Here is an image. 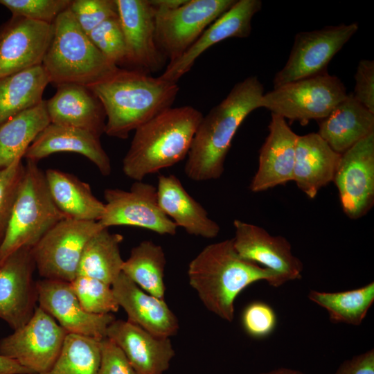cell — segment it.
<instances>
[{"instance_id": "cell-24", "label": "cell", "mask_w": 374, "mask_h": 374, "mask_svg": "<svg viewBox=\"0 0 374 374\" xmlns=\"http://www.w3.org/2000/svg\"><path fill=\"white\" fill-rule=\"evenodd\" d=\"M56 88L55 93L45 100L51 123L82 129L100 137L106 115L96 95L82 84H63Z\"/></svg>"}, {"instance_id": "cell-40", "label": "cell", "mask_w": 374, "mask_h": 374, "mask_svg": "<svg viewBox=\"0 0 374 374\" xmlns=\"http://www.w3.org/2000/svg\"><path fill=\"white\" fill-rule=\"evenodd\" d=\"M242 323L245 332L253 338H264L274 330L277 317L274 309L262 301L249 303L244 310Z\"/></svg>"}, {"instance_id": "cell-46", "label": "cell", "mask_w": 374, "mask_h": 374, "mask_svg": "<svg viewBox=\"0 0 374 374\" xmlns=\"http://www.w3.org/2000/svg\"><path fill=\"white\" fill-rule=\"evenodd\" d=\"M258 374H304L303 373L287 368H280L269 372L260 373Z\"/></svg>"}, {"instance_id": "cell-44", "label": "cell", "mask_w": 374, "mask_h": 374, "mask_svg": "<svg viewBox=\"0 0 374 374\" xmlns=\"http://www.w3.org/2000/svg\"><path fill=\"white\" fill-rule=\"evenodd\" d=\"M0 374H32L15 360L0 355Z\"/></svg>"}, {"instance_id": "cell-35", "label": "cell", "mask_w": 374, "mask_h": 374, "mask_svg": "<svg viewBox=\"0 0 374 374\" xmlns=\"http://www.w3.org/2000/svg\"><path fill=\"white\" fill-rule=\"evenodd\" d=\"M70 283L80 303L87 312L106 314L118 311L119 305L111 285L84 276H76Z\"/></svg>"}, {"instance_id": "cell-21", "label": "cell", "mask_w": 374, "mask_h": 374, "mask_svg": "<svg viewBox=\"0 0 374 374\" xmlns=\"http://www.w3.org/2000/svg\"><path fill=\"white\" fill-rule=\"evenodd\" d=\"M107 337L122 350L139 374H163L175 356L170 338L155 336L127 320L113 321Z\"/></svg>"}, {"instance_id": "cell-4", "label": "cell", "mask_w": 374, "mask_h": 374, "mask_svg": "<svg viewBox=\"0 0 374 374\" xmlns=\"http://www.w3.org/2000/svg\"><path fill=\"white\" fill-rule=\"evenodd\" d=\"M202 117L192 106L171 107L136 129L123 159L125 175L143 181L184 160Z\"/></svg>"}, {"instance_id": "cell-20", "label": "cell", "mask_w": 374, "mask_h": 374, "mask_svg": "<svg viewBox=\"0 0 374 374\" xmlns=\"http://www.w3.org/2000/svg\"><path fill=\"white\" fill-rule=\"evenodd\" d=\"M268 128L269 134L260 149L258 167L249 184L253 193L293 181L299 135L285 118L272 113Z\"/></svg>"}, {"instance_id": "cell-41", "label": "cell", "mask_w": 374, "mask_h": 374, "mask_svg": "<svg viewBox=\"0 0 374 374\" xmlns=\"http://www.w3.org/2000/svg\"><path fill=\"white\" fill-rule=\"evenodd\" d=\"M100 362L97 374H139L122 350L109 338L100 341Z\"/></svg>"}, {"instance_id": "cell-27", "label": "cell", "mask_w": 374, "mask_h": 374, "mask_svg": "<svg viewBox=\"0 0 374 374\" xmlns=\"http://www.w3.org/2000/svg\"><path fill=\"white\" fill-rule=\"evenodd\" d=\"M374 132V113L347 94L324 118L317 134L336 152L342 154Z\"/></svg>"}, {"instance_id": "cell-45", "label": "cell", "mask_w": 374, "mask_h": 374, "mask_svg": "<svg viewBox=\"0 0 374 374\" xmlns=\"http://www.w3.org/2000/svg\"><path fill=\"white\" fill-rule=\"evenodd\" d=\"M187 0H149L150 3L155 10H170L178 8Z\"/></svg>"}, {"instance_id": "cell-1", "label": "cell", "mask_w": 374, "mask_h": 374, "mask_svg": "<svg viewBox=\"0 0 374 374\" xmlns=\"http://www.w3.org/2000/svg\"><path fill=\"white\" fill-rule=\"evenodd\" d=\"M262 84L252 75L236 83L228 95L206 115L195 133L186 157L184 172L201 182L219 179L239 127L253 110L260 108Z\"/></svg>"}, {"instance_id": "cell-33", "label": "cell", "mask_w": 374, "mask_h": 374, "mask_svg": "<svg viewBox=\"0 0 374 374\" xmlns=\"http://www.w3.org/2000/svg\"><path fill=\"white\" fill-rule=\"evenodd\" d=\"M308 298L328 312L332 323L359 326L374 302V283L338 292L310 290Z\"/></svg>"}, {"instance_id": "cell-32", "label": "cell", "mask_w": 374, "mask_h": 374, "mask_svg": "<svg viewBox=\"0 0 374 374\" xmlns=\"http://www.w3.org/2000/svg\"><path fill=\"white\" fill-rule=\"evenodd\" d=\"M166 265L163 248L151 240H143L132 249L122 272L143 291L163 299Z\"/></svg>"}, {"instance_id": "cell-25", "label": "cell", "mask_w": 374, "mask_h": 374, "mask_svg": "<svg viewBox=\"0 0 374 374\" xmlns=\"http://www.w3.org/2000/svg\"><path fill=\"white\" fill-rule=\"evenodd\" d=\"M157 192L161 208L177 227L204 238L217 236L219 224L208 217L206 209L186 191L175 175H159Z\"/></svg>"}, {"instance_id": "cell-38", "label": "cell", "mask_w": 374, "mask_h": 374, "mask_svg": "<svg viewBox=\"0 0 374 374\" xmlns=\"http://www.w3.org/2000/svg\"><path fill=\"white\" fill-rule=\"evenodd\" d=\"M69 10L87 35L105 19L118 15L115 0H72Z\"/></svg>"}, {"instance_id": "cell-31", "label": "cell", "mask_w": 374, "mask_h": 374, "mask_svg": "<svg viewBox=\"0 0 374 374\" xmlns=\"http://www.w3.org/2000/svg\"><path fill=\"white\" fill-rule=\"evenodd\" d=\"M123 237L107 228L96 233L86 244L80 257L77 276L101 280L112 286L122 273L124 263L120 251Z\"/></svg>"}, {"instance_id": "cell-12", "label": "cell", "mask_w": 374, "mask_h": 374, "mask_svg": "<svg viewBox=\"0 0 374 374\" xmlns=\"http://www.w3.org/2000/svg\"><path fill=\"white\" fill-rule=\"evenodd\" d=\"M105 211L98 221L104 228L130 226L160 235H174L177 226L161 208L157 187L143 181L133 183L129 190H104Z\"/></svg>"}, {"instance_id": "cell-36", "label": "cell", "mask_w": 374, "mask_h": 374, "mask_svg": "<svg viewBox=\"0 0 374 374\" xmlns=\"http://www.w3.org/2000/svg\"><path fill=\"white\" fill-rule=\"evenodd\" d=\"M98 50L119 67L126 64V46L118 15L111 17L88 35Z\"/></svg>"}, {"instance_id": "cell-28", "label": "cell", "mask_w": 374, "mask_h": 374, "mask_svg": "<svg viewBox=\"0 0 374 374\" xmlns=\"http://www.w3.org/2000/svg\"><path fill=\"white\" fill-rule=\"evenodd\" d=\"M47 186L58 210L67 218L99 221L105 203L93 193L90 186L70 173L49 168L44 171Z\"/></svg>"}, {"instance_id": "cell-10", "label": "cell", "mask_w": 374, "mask_h": 374, "mask_svg": "<svg viewBox=\"0 0 374 374\" xmlns=\"http://www.w3.org/2000/svg\"><path fill=\"white\" fill-rule=\"evenodd\" d=\"M358 29L354 22L298 33L287 61L274 76V88L327 73L330 60Z\"/></svg>"}, {"instance_id": "cell-42", "label": "cell", "mask_w": 374, "mask_h": 374, "mask_svg": "<svg viewBox=\"0 0 374 374\" xmlns=\"http://www.w3.org/2000/svg\"><path fill=\"white\" fill-rule=\"evenodd\" d=\"M354 98L374 113V62L361 60L355 74Z\"/></svg>"}, {"instance_id": "cell-30", "label": "cell", "mask_w": 374, "mask_h": 374, "mask_svg": "<svg viewBox=\"0 0 374 374\" xmlns=\"http://www.w3.org/2000/svg\"><path fill=\"white\" fill-rule=\"evenodd\" d=\"M48 84L42 65L0 78V125L42 101Z\"/></svg>"}, {"instance_id": "cell-17", "label": "cell", "mask_w": 374, "mask_h": 374, "mask_svg": "<svg viewBox=\"0 0 374 374\" xmlns=\"http://www.w3.org/2000/svg\"><path fill=\"white\" fill-rule=\"evenodd\" d=\"M53 24L12 16L0 25V78L42 65Z\"/></svg>"}, {"instance_id": "cell-8", "label": "cell", "mask_w": 374, "mask_h": 374, "mask_svg": "<svg viewBox=\"0 0 374 374\" xmlns=\"http://www.w3.org/2000/svg\"><path fill=\"white\" fill-rule=\"evenodd\" d=\"M103 227L98 221L64 218L32 248L33 259L43 278L71 282L88 240Z\"/></svg>"}, {"instance_id": "cell-37", "label": "cell", "mask_w": 374, "mask_h": 374, "mask_svg": "<svg viewBox=\"0 0 374 374\" xmlns=\"http://www.w3.org/2000/svg\"><path fill=\"white\" fill-rule=\"evenodd\" d=\"M72 0H0L12 13L32 21L53 24L67 10Z\"/></svg>"}, {"instance_id": "cell-22", "label": "cell", "mask_w": 374, "mask_h": 374, "mask_svg": "<svg viewBox=\"0 0 374 374\" xmlns=\"http://www.w3.org/2000/svg\"><path fill=\"white\" fill-rule=\"evenodd\" d=\"M112 288L128 321L157 337L170 338L177 334L178 319L164 299L143 291L123 272Z\"/></svg>"}, {"instance_id": "cell-9", "label": "cell", "mask_w": 374, "mask_h": 374, "mask_svg": "<svg viewBox=\"0 0 374 374\" xmlns=\"http://www.w3.org/2000/svg\"><path fill=\"white\" fill-rule=\"evenodd\" d=\"M235 1L187 0L176 8L155 10L157 44L169 62L180 57Z\"/></svg>"}, {"instance_id": "cell-11", "label": "cell", "mask_w": 374, "mask_h": 374, "mask_svg": "<svg viewBox=\"0 0 374 374\" xmlns=\"http://www.w3.org/2000/svg\"><path fill=\"white\" fill-rule=\"evenodd\" d=\"M67 332L46 312L36 308L21 328L0 341V355L33 373L48 370L58 357Z\"/></svg>"}, {"instance_id": "cell-26", "label": "cell", "mask_w": 374, "mask_h": 374, "mask_svg": "<svg viewBox=\"0 0 374 374\" xmlns=\"http://www.w3.org/2000/svg\"><path fill=\"white\" fill-rule=\"evenodd\" d=\"M341 154L317 133L299 135L293 181L309 198L314 199L321 188L333 181Z\"/></svg>"}, {"instance_id": "cell-14", "label": "cell", "mask_w": 374, "mask_h": 374, "mask_svg": "<svg viewBox=\"0 0 374 374\" xmlns=\"http://www.w3.org/2000/svg\"><path fill=\"white\" fill-rule=\"evenodd\" d=\"M32 248L21 247L0 260V319L14 330L23 326L37 307Z\"/></svg>"}, {"instance_id": "cell-7", "label": "cell", "mask_w": 374, "mask_h": 374, "mask_svg": "<svg viewBox=\"0 0 374 374\" xmlns=\"http://www.w3.org/2000/svg\"><path fill=\"white\" fill-rule=\"evenodd\" d=\"M341 80L325 73L291 82L264 93L260 107L290 122L306 125L321 120L347 96Z\"/></svg>"}, {"instance_id": "cell-5", "label": "cell", "mask_w": 374, "mask_h": 374, "mask_svg": "<svg viewBox=\"0 0 374 374\" xmlns=\"http://www.w3.org/2000/svg\"><path fill=\"white\" fill-rule=\"evenodd\" d=\"M53 33L42 66L49 83L89 86L119 67L109 62L79 26L69 8L53 24Z\"/></svg>"}, {"instance_id": "cell-6", "label": "cell", "mask_w": 374, "mask_h": 374, "mask_svg": "<svg viewBox=\"0 0 374 374\" xmlns=\"http://www.w3.org/2000/svg\"><path fill=\"white\" fill-rule=\"evenodd\" d=\"M27 160L24 176L0 244V260L21 247L33 248L66 217L50 195L44 171Z\"/></svg>"}, {"instance_id": "cell-2", "label": "cell", "mask_w": 374, "mask_h": 374, "mask_svg": "<svg viewBox=\"0 0 374 374\" xmlns=\"http://www.w3.org/2000/svg\"><path fill=\"white\" fill-rule=\"evenodd\" d=\"M187 273L208 310L229 322L234 318L235 300L247 287L259 280L276 287L285 283L277 273L241 257L233 239L206 246L190 262Z\"/></svg>"}, {"instance_id": "cell-34", "label": "cell", "mask_w": 374, "mask_h": 374, "mask_svg": "<svg viewBox=\"0 0 374 374\" xmlns=\"http://www.w3.org/2000/svg\"><path fill=\"white\" fill-rule=\"evenodd\" d=\"M100 362V341L68 333L51 368L45 372L33 374H97Z\"/></svg>"}, {"instance_id": "cell-29", "label": "cell", "mask_w": 374, "mask_h": 374, "mask_svg": "<svg viewBox=\"0 0 374 374\" xmlns=\"http://www.w3.org/2000/svg\"><path fill=\"white\" fill-rule=\"evenodd\" d=\"M51 123L45 100L0 125V169L22 159L38 134Z\"/></svg>"}, {"instance_id": "cell-18", "label": "cell", "mask_w": 374, "mask_h": 374, "mask_svg": "<svg viewBox=\"0 0 374 374\" xmlns=\"http://www.w3.org/2000/svg\"><path fill=\"white\" fill-rule=\"evenodd\" d=\"M233 246L241 257L277 273L285 283L301 278L303 263L285 238L240 220L233 221Z\"/></svg>"}, {"instance_id": "cell-43", "label": "cell", "mask_w": 374, "mask_h": 374, "mask_svg": "<svg viewBox=\"0 0 374 374\" xmlns=\"http://www.w3.org/2000/svg\"><path fill=\"white\" fill-rule=\"evenodd\" d=\"M333 374H374V350L344 361Z\"/></svg>"}, {"instance_id": "cell-15", "label": "cell", "mask_w": 374, "mask_h": 374, "mask_svg": "<svg viewBox=\"0 0 374 374\" xmlns=\"http://www.w3.org/2000/svg\"><path fill=\"white\" fill-rule=\"evenodd\" d=\"M126 46V64L148 74L168 60L155 36V9L149 0H115Z\"/></svg>"}, {"instance_id": "cell-23", "label": "cell", "mask_w": 374, "mask_h": 374, "mask_svg": "<svg viewBox=\"0 0 374 374\" xmlns=\"http://www.w3.org/2000/svg\"><path fill=\"white\" fill-rule=\"evenodd\" d=\"M57 152H73L87 158L103 176L112 172L110 159L100 137L89 131L50 123L28 147L24 158L38 161Z\"/></svg>"}, {"instance_id": "cell-16", "label": "cell", "mask_w": 374, "mask_h": 374, "mask_svg": "<svg viewBox=\"0 0 374 374\" xmlns=\"http://www.w3.org/2000/svg\"><path fill=\"white\" fill-rule=\"evenodd\" d=\"M38 306L50 314L67 333L100 341L115 320L112 314L87 312L80 303L70 282L43 278L36 282Z\"/></svg>"}, {"instance_id": "cell-39", "label": "cell", "mask_w": 374, "mask_h": 374, "mask_svg": "<svg viewBox=\"0 0 374 374\" xmlns=\"http://www.w3.org/2000/svg\"><path fill=\"white\" fill-rule=\"evenodd\" d=\"M25 165L21 159L0 169V244L24 176Z\"/></svg>"}, {"instance_id": "cell-13", "label": "cell", "mask_w": 374, "mask_h": 374, "mask_svg": "<svg viewBox=\"0 0 374 374\" xmlns=\"http://www.w3.org/2000/svg\"><path fill=\"white\" fill-rule=\"evenodd\" d=\"M344 213L359 219L374 204V132L341 154L333 179Z\"/></svg>"}, {"instance_id": "cell-19", "label": "cell", "mask_w": 374, "mask_h": 374, "mask_svg": "<svg viewBox=\"0 0 374 374\" xmlns=\"http://www.w3.org/2000/svg\"><path fill=\"white\" fill-rule=\"evenodd\" d=\"M260 0H238L209 25L196 42L178 59L169 62L161 78L176 82L194 65L197 59L213 45L229 38L250 35L253 17L261 10Z\"/></svg>"}, {"instance_id": "cell-3", "label": "cell", "mask_w": 374, "mask_h": 374, "mask_svg": "<svg viewBox=\"0 0 374 374\" xmlns=\"http://www.w3.org/2000/svg\"><path fill=\"white\" fill-rule=\"evenodd\" d=\"M100 100L106 115L105 133L128 138L130 132L172 107L177 83L147 73L120 67L104 80L87 86Z\"/></svg>"}]
</instances>
